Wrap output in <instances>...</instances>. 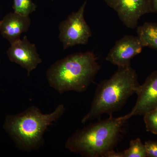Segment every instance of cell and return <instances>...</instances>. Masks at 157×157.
<instances>
[{"mask_svg":"<svg viewBox=\"0 0 157 157\" xmlns=\"http://www.w3.org/2000/svg\"><path fill=\"white\" fill-rule=\"evenodd\" d=\"M122 153L123 157H147L145 144L139 138L131 140L129 148L122 151Z\"/></svg>","mask_w":157,"mask_h":157,"instance_id":"12","label":"cell"},{"mask_svg":"<svg viewBox=\"0 0 157 157\" xmlns=\"http://www.w3.org/2000/svg\"><path fill=\"white\" fill-rule=\"evenodd\" d=\"M136 94L137 98L135 106L131 112L123 116L126 120L133 116L144 115L157 107V70L140 85Z\"/></svg>","mask_w":157,"mask_h":157,"instance_id":"9","label":"cell"},{"mask_svg":"<svg viewBox=\"0 0 157 157\" xmlns=\"http://www.w3.org/2000/svg\"><path fill=\"white\" fill-rule=\"evenodd\" d=\"M36 8L32 0H13L14 12L22 16H29L36 11Z\"/></svg>","mask_w":157,"mask_h":157,"instance_id":"13","label":"cell"},{"mask_svg":"<svg viewBox=\"0 0 157 157\" xmlns=\"http://www.w3.org/2000/svg\"><path fill=\"white\" fill-rule=\"evenodd\" d=\"M140 84L136 71L131 67H118L109 79L99 83L91 108L82 120L85 124L104 113L111 115L119 110L128 99L136 94Z\"/></svg>","mask_w":157,"mask_h":157,"instance_id":"3","label":"cell"},{"mask_svg":"<svg viewBox=\"0 0 157 157\" xmlns=\"http://www.w3.org/2000/svg\"><path fill=\"white\" fill-rule=\"evenodd\" d=\"M144 47L138 36L126 35L116 42L106 60L118 67H128L131 65V60L140 54Z\"/></svg>","mask_w":157,"mask_h":157,"instance_id":"7","label":"cell"},{"mask_svg":"<svg viewBox=\"0 0 157 157\" xmlns=\"http://www.w3.org/2000/svg\"><path fill=\"white\" fill-rule=\"evenodd\" d=\"M151 13L157 12V0H149Z\"/></svg>","mask_w":157,"mask_h":157,"instance_id":"17","label":"cell"},{"mask_svg":"<svg viewBox=\"0 0 157 157\" xmlns=\"http://www.w3.org/2000/svg\"><path fill=\"white\" fill-rule=\"evenodd\" d=\"M105 157H123L122 151L116 152L113 150L108 151L105 156Z\"/></svg>","mask_w":157,"mask_h":157,"instance_id":"16","label":"cell"},{"mask_svg":"<svg viewBox=\"0 0 157 157\" xmlns=\"http://www.w3.org/2000/svg\"><path fill=\"white\" fill-rule=\"evenodd\" d=\"M101 67L91 52L70 55L52 64L46 72L51 87L60 94L82 92L94 81Z\"/></svg>","mask_w":157,"mask_h":157,"instance_id":"2","label":"cell"},{"mask_svg":"<svg viewBox=\"0 0 157 157\" xmlns=\"http://www.w3.org/2000/svg\"><path fill=\"white\" fill-rule=\"evenodd\" d=\"M65 109L61 104L53 112L44 114L38 107L32 106L22 112L7 115L3 129L18 148L33 151L43 145L45 131L61 117Z\"/></svg>","mask_w":157,"mask_h":157,"instance_id":"1","label":"cell"},{"mask_svg":"<svg viewBox=\"0 0 157 157\" xmlns=\"http://www.w3.org/2000/svg\"><path fill=\"white\" fill-rule=\"evenodd\" d=\"M128 28L134 29L140 17L151 13L149 0H104Z\"/></svg>","mask_w":157,"mask_h":157,"instance_id":"6","label":"cell"},{"mask_svg":"<svg viewBox=\"0 0 157 157\" xmlns=\"http://www.w3.org/2000/svg\"><path fill=\"white\" fill-rule=\"evenodd\" d=\"M7 54L11 62L26 70L28 76L42 62L36 45L31 43L26 36L11 43Z\"/></svg>","mask_w":157,"mask_h":157,"instance_id":"8","label":"cell"},{"mask_svg":"<svg viewBox=\"0 0 157 157\" xmlns=\"http://www.w3.org/2000/svg\"><path fill=\"white\" fill-rule=\"evenodd\" d=\"M88 0H85L78 11L72 12L59 26V38L64 50L76 45H86L92 33L84 17Z\"/></svg>","mask_w":157,"mask_h":157,"instance_id":"5","label":"cell"},{"mask_svg":"<svg viewBox=\"0 0 157 157\" xmlns=\"http://www.w3.org/2000/svg\"><path fill=\"white\" fill-rule=\"evenodd\" d=\"M0 63H1V62H0Z\"/></svg>","mask_w":157,"mask_h":157,"instance_id":"18","label":"cell"},{"mask_svg":"<svg viewBox=\"0 0 157 157\" xmlns=\"http://www.w3.org/2000/svg\"><path fill=\"white\" fill-rule=\"evenodd\" d=\"M123 116L109 118L90 124L76 131L66 142L65 147L82 156L105 157L116 146L127 121Z\"/></svg>","mask_w":157,"mask_h":157,"instance_id":"4","label":"cell"},{"mask_svg":"<svg viewBox=\"0 0 157 157\" xmlns=\"http://www.w3.org/2000/svg\"><path fill=\"white\" fill-rule=\"evenodd\" d=\"M146 147L147 157H157V140H148L144 143Z\"/></svg>","mask_w":157,"mask_h":157,"instance_id":"15","label":"cell"},{"mask_svg":"<svg viewBox=\"0 0 157 157\" xmlns=\"http://www.w3.org/2000/svg\"><path fill=\"white\" fill-rule=\"evenodd\" d=\"M137 36L144 47H148L157 50V24L146 22L137 28Z\"/></svg>","mask_w":157,"mask_h":157,"instance_id":"11","label":"cell"},{"mask_svg":"<svg viewBox=\"0 0 157 157\" xmlns=\"http://www.w3.org/2000/svg\"><path fill=\"white\" fill-rule=\"evenodd\" d=\"M147 132L157 135V107L144 115Z\"/></svg>","mask_w":157,"mask_h":157,"instance_id":"14","label":"cell"},{"mask_svg":"<svg viewBox=\"0 0 157 157\" xmlns=\"http://www.w3.org/2000/svg\"><path fill=\"white\" fill-rule=\"evenodd\" d=\"M31 22L29 16L11 12L0 21V32L11 44L20 39L21 34L28 31Z\"/></svg>","mask_w":157,"mask_h":157,"instance_id":"10","label":"cell"}]
</instances>
